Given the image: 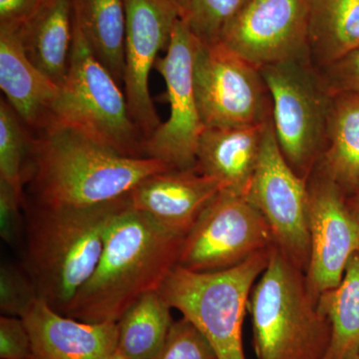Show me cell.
<instances>
[{"mask_svg": "<svg viewBox=\"0 0 359 359\" xmlns=\"http://www.w3.org/2000/svg\"><path fill=\"white\" fill-rule=\"evenodd\" d=\"M198 42L186 23L179 20L164 57L158 58L155 65L166 83L164 100L170 113L167 121L144 142V156L162 161L173 170L196 167L198 144L205 128L194 87Z\"/></svg>", "mask_w": 359, "mask_h": 359, "instance_id": "cell-10", "label": "cell"}, {"mask_svg": "<svg viewBox=\"0 0 359 359\" xmlns=\"http://www.w3.org/2000/svg\"><path fill=\"white\" fill-rule=\"evenodd\" d=\"M311 252L306 271L314 299L341 283L347 263L359 250V221L346 196L325 175L313 170L308 179Z\"/></svg>", "mask_w": 359, "mask_h": 359, "instance_id": "cell-13", "label": "cell"}, {"mask_svg": "<svg viewBox=\"0 0 359 359\" xmlns=\"http://www.w3.org/2000/svg\"><path fill=\"white\" fill-rule=\"evenodd\" d=\"M159 290L142 295L117 321V351L128 359H157L174 320Z\"/></svg>", "mask_w": 359, "mask_h": 359, "instance_id": "cell-23", "label": "cell"}, {"mask_svg": "<svg viewBox=\"0 0 359 359\" xmlns=\"http://www.w3.org/2000/svg\"><path fill=\"white\" fill-rule=\"evenodd\" d=\"M43 0H0V25L22 28L43 6Z\"/></svg>", "mask_w": 359, "mask_h": 359, "instance_id": "cell-32", "label": "cell"}, {"mask_svg": "<svg viewBox=\"0 0 359 359\" xmlns=\"http://www.w3.org/2000/svg\"><path fill=\"white\" fill-rule=\"evenodd\" d=\"M171 4H173L177 8L179 9L180 13H181V20L185 16L187 11H188L189 4L190 0H169Z\"/></svg>", "mask_w": 359, "mask_h": 359, "instance_id": "cell-34", "label": "cell"}, {"mask_svg": "<svg viewBox=\"0 0 359 359\" xmlns=\"http://www.w3.org/2000/svg\"><path fill=\"white\" fill-rule=\"evenodd\" d=\"M271 249L212 273H197L176 264L161 285L165 301L199 328L218 359H245L243 323L250 292L268 266Z\"/></svg>", "mask_w": 359, "mask_h": 359, "instance_id": "cell-5", "label": "cell"}, {"mask_svg": "<svg viewBox=\"0 0 359 359\" xmlns=\"http://www.w3.org/2000/svg\"><path fill=\"white\" fill-rule=\"evenodd\" d=\"M269 122L205 128L198 144L196 169L216 179L224 190L248 195Z\"/></svg>", "mask_w": 359, "mask_h": 359, "instance_id": "cell-18", "label": "cell"}, {"mask_svg": "<svg viewBox=\"0 0 359 359\" xmlns=\"http://www.w3.org/2000/svg\"><path fill=\"white\" fill-rule=\"evenodd\" d=\"M309 0H252L219 42L262 69L309 55Z\"/></svg>", "mask_w": 359, "mask_h": 359, "instance_id": "cell-14", "label": "cell"}, {"mask_svg": "<svg viewBox=\"0 0 359 359\" xmlns=\"http://www.w3.org/2000/svg\"><path fill=\"white\" fill-rule=\"evenodd\" d=\"M347 205L359 221V190L346 197Z\"/></svg>", "mask_w": 359, "mask_h": 359, "instance_id": "cell-33", "label": "cell"}, {"mask_svg": "<svg viewBox=\"0 0 359 359\" xmlns=\"http://www.w3.org/2000/svg\"><path fill=\"white\" fill-rule=\"evenodd\" d=\"M26 198H22L15 190L0 180V236L7 245L13 248L23 247L25 238Z\"/></svg>", "mask_w": 359, "mask_h": 359, "instance_id": "cell-29", "label": "cell"}, {"mask_svg": "<svg viewBox=\"0 0 359 359\" xmlns=\"http://www.w3.org/2000/svg\"><path fill=\"white\" fill-rule=\"evenodd\" d=\"M52 117L119 154L146 158L145 139L132 120L121 86L95 57L75 22L69 68Z\"/></svg>", "mask_w": 359, "mask_h": 359, "instance_id": "cell-6", "label": "cell"}, {"mask_svg": "<svg viewBox=\"0 0 359 359\" xmlns=\"http://www.w3.org/2000/svg\"><path fill=\"white\" fill-rule=\"evenodd\" d=\"M39 299L36 287L22 264L0 266V311L2 316L22 318Z\"/></svg>", "mask_w": 359, "mask_h": 359, "instance_id": "cell-27", "label": "cell"}, {"mask_svg": "<svg viewBox=\"0 0 359 359\" xmlns=\"http://www.w3.org/2000/svg\"><path fill=\"white\" fill-rule=\"evenodd\" d=\"M185 236L134 209L128 195L111 219L93 275L65 316L85 323H117L142 295L160 290L178 264Z\"/></svg>", "mask_w": 359, "mask_h": 359, "instance_id": "cell-1", "label": "cell"}, {"mask_svg": "<svg viewBox=\"0 0 359 359\" xmlns=\"http://www.w3.org/2000/svg\"><path fill=\"white\" fill-rule=\"evenodd\" d=\"M309 55L323 67L359 48V0H309Z\"/></svg>", "mask_w": 359, "mask_h": 359, "instance_id": "cell-21", "label": "cell"}, {"mask_svg": "<svg viewBox=\"0 0 359 359\" xmlns=\"http://www.w3.org/2000/svg\"><path fill=\"white\" fill-rule=\"evenodd\" d=\"M273 245L266 219L248 196L222 189L185 236L177 264L197 273L224 271Z\"/></svg>", "mask_w": 359, "mask_h": 359, "instance_id": "cell-9", "label": "cell"}, {"mask_svg": "<svg viewBox=\"0 0 359 359\" xmlns=\"http://www.w3.org/2000/svg\"><path fill=\"white\" fill-rule=\"evenodd\" d=\"M261 72L280 152L295 173L308 180L325 146L332 95L309 56L266 66Z\"/></svg>", "mask_w": 359, "mask_h": 359, "instance_id": "cell-7", "label": "cell"}, {"mask_svg": "<svg viewBox=\"0 0 359 359\" xmlns=\"http://www.w3.org/2000/svg\"><path fill=\"white\" fill-rule=\"evenodd\" d=\"M21 40L33 65L60 87L72 50L74 18L71 0H47L37 15L20 28Z\"/></svg>", "mask_w": 359, "mask_h": 359, "instance_id": "cell-19", "label": "cell"}, {"mask_svg": "<svg viewBox=\"0 0 359 359\" xmlns=\"http://www.w3.org/2000/svg\"><path fill=\"white\" fill-rule=\"evenodd\" d=\"M129 195V194H128ZM128 195L93 207H50L25 199L22 266L39 297L65 316L93 275L111 219Z\"/></svg>", "mask_w": 359, "mask_h": 359, "instance_id": "cell-3", "label": "cell"}, {"mask_svg": "<svg viewBox=\"0 0 359 359\" xmlns=\"http://www.w3.org/2000/svg\"><path fill=\"white\" fill-rule=\"evenodd\" d=\"M313 170L334 182L346 197L359 190L358 96H332L325 146Z\"/></svg>", "mask_w": 359, "mask_h": 359, "instance_id": "cell-20", "label": "cell"}, {"mask_svg": "<svg viewBox=\"0 0 359 359\" xmlns=\"http://www.w3.org/2000/svg\"><path fill=\"white\" fill-rule=\"evenodd\" d=\"M107 359H128V358H125V356L122 355V354L120 353L119 351H114V353L111 354L109 358H108Z\"/></svg>", "mask_w": 359, "mask_h": 359, "instance_id": "cell-35", "label": "cell"}, {"mask_svg": "<svg viewBox=\"0 0 359 359\" xmlns=\"http://www.w3.org/2000/svg\"><path fill=\"white\" fill-rule=\"evenodd\" d=\"M348 359H359V353L358 354H355V355L353 356V358Z\"/></svg>", "mask_w": 359, "mask_h": 359, "instance_id": "cell-36", "label": "cell"}, {"mask_svg": "<svg viewBox=\"0 0 359 359\" xmlns=\"http://www.w3.org/2000/svg\"><path fill=\"white\" fill-rule=\"evenodd\" d=\"M35 134L13 110L0 101V180L25 198V188L32 170Z\"/></svg>", "mask_w": 359, "mask_h": 359, "instance_id": "cell-25", "label": "cell"}, {"mask_svg": "<svg viewBox=\"0 0 359 359\" xmlns=\"http://www.w3.org/2000/svg\"><path fill=\"white\" fill-rule=\"evenodd\" d=\"M222 189L219 181L196 168L168 170L144 179L129 193V198L134 209L187 235Z\"/></svg>", "mask_w": 359, "mask_h": 359, "instance_id": "cell-15", "label": "cell"}, {"mask_svg": "<svg viewBox=\"0 0 359 359\" xmlns=\"http://www.w3.org/2000/svg\"><path fill=\"white\" fill-rule=\"evenodd\" d=\"M157 359H218L211 342L190 320L174 321Z\"/></svg>", "mask_w": 359, "mask_h": 359, "instance_id": "cell-28", "label": "cell"}, {"mask_svg": "<svg viewBox=\"0 0 359 359\" xmlns=\"http://www.w3.org/2000/svg\"><path fill=\"white\" fill-rule=\"evenodd\" d=\"M252 0H190L182 18L196 39L205 44L219 42L226 28Z\"/></svg>", "mask_w": 359, "mask_h": 359, "instance_id": "cell-26", "label": "cell"}, {"mask_svg": "<svg viewBox=\"0 0 359 359\" xmlns=\"http://www.w3.org/2000/svg\"><path fill=\"white\" fill-rule=\"evenodd\" d=\"M193 74L205 128L262 125L273 119L271 97L261 69L222 42H198Z\"/></svg>", "mask_w": 359, "mask_h": 359, "instance_id": "cell-8", "label": "cell"}, {"mask_svg": "<svg viewBox=\"0 0 359 359\" xmlns=\"http://www.w3.org/2000/svg\"><path fill=\"white\" fill-rule=\"evenodd\" d=\"M126 40L123 86L132 120L148 139L161 122L149 89L160 52L167 51L181 13L169 0H124Z\"/></svg>", "mask_w": 359, "mask_h": 359, "instance_id": "cell-12", "label": "cell"}, {"mask_svg": "<svg viewBox=\"0 0 359 359\" xmlns=\"http://www.w3.org/2000/svg\"><path fill=\"white\" fill-rule=\"evenodd\" d=\"M0 358H32V340L22 318L0 316Z\"/></svg>", "mask_w": 359, "mask_h": 359, "instance_id": "cell-31", "label": "cell"}, {"mask_svg": "<svg viewBox=\"0 0 359 359\" xmlns=\"http://www.w3.org/2000/svg\"><path fill=\"white\" fill-rule=\"evenodd\" d=\"M248 311L257 359H327L330 321L318 309L306 273L276 245L250 292Z\"/></svg>", "mask_w": 359, "mask_h": 359, "instance_id": "cell-4", "label": "cell"}, {"mask_svg": "<svg viewBox=\"0 0 359 359\" xmlns=\"http://www.w3.org/2000/svg\"><path fill=\"white\" fill-rule=\"evenodd\" d=\"M316 70L332 96L344 93L359 97V48Z\"/></svg>", "mask_w": 359, "mask_h": 359, "instance_id": "cell-30", "label": "cell"}, {"mask_svg": "<svg viewBox=\"0 0 359 359\" xmlns=\"http://www.w3.org/2000/svg\"><path fill=\"white\" fill-rule=\"evenodd\" d=\"M30 198L50 207H93L128 195L144 179L171 169L152 158H132L52 119L34 132Z\"/></svg>", "mask_w": 359, "mask_h": 359, "instance_id": "cell-2", "label": "cell"}, {"mask_svg": "<svg viewBox=\"0 0 359 359\" xmlns=\"http://www.w3.org/2000/svg\"><path fill=\"white\" fill-rule=\"evenodd\" d=\"M0 87L33 132L51 121L59 87L26 55L20 28L0 25Z\"/></svg>", "mask_w": 359, "mask_h": 359, "instance_id": "cell-17", "label": "cell"}, {"mask_svg": "<svg viewBox=\"0 0 359 359\" xmlns=\"http://www.w3.org/2000/svg\"><path fill=\"white\" fill-rule=\"evenodd\" d=\"M47 1V0H43V2Z\"/></svg>", "mask_w": 359, "mask_h": 359, "instance_id": "cell-37", "label": "cell"}, {"mask_svg": "<svg viewBox=\"0 0 359 359\" xmlns=\"http://www.w3.org/2000/svg\"><path fill=\"white\" fill-rule=\"evenodd\" d=\"M247 196L266 219L276 249L306 273L311 252L308 180L295 173L283 158L273 119L264 132Z\"/></svg>", "mask_w": 359, "mask_h": 359, "instance_id": "cell-11", "label": "cell"}, {"mask_svg": "<svg viewBox=\"0 0 359 359\" xmlns=\"http://www.w3.org/2000/svg\"><path fill=\"white\" fill-rule=\"evenodd\" d=\"M75 25L95 57L123 84L126 40L124 0H71Z\"/></svg>", "mask_w": 359, "mask_h": 359, "instance_id": "cell-22", "label": "cell"}, {"mask_svg": "<svg viewBox=\"0 0 359 359\" xmlns=\"http://www.w3.org/2000/svg\"><path fill=\"white\" fill-rule=\"evenodd\" d=\"M25 320L30 359H107L117 351V323H91L57 313L37 299Z\"/></svg>", "mask_w": 359, "mask_h": 359, "instance_id": "cell-16", "label": "cell"}, {"mask_svg": "<svg viewBox=\"0 0 359 359\" xmlns=\"http://www.w3.org/2000/svg\"><path fill=\"white\" fill-rule=\"evenodd\" d=\"M332 327L327 359H348L359 353V250L349 259L341 283L318 299Z\"/></svg>", "mask_w": 359, "mask_h": 359, "instance_id": "cell-24", "label": "cell"}]
</instances>
